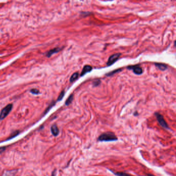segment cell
Returning a JSON list of instances; mask_svg holds the SVG:
<instances>
[{"instance_id": "cell-18", "label": "cell", "mask_w": 176, "mask_h": 176, "mask_svg": "<svg viewBox=\"0 0 176 176\" xmlns=\"http://www.w3.org/2000/svg\"><path fill=\"white\" fill-rule=\"evenodd\" d=\"M147 176H154L153 175H152V174H147Z\"/></svg>"}, {"instance_id": "cell-11", "label": "cell", "mask_w": 176, "mask_h": 176, "mask_svg": "<svg viewBox=\"0 0 176 176\" xmlns=\"http://www.w3.org/2000/svg\"><path fill=\"white\" fill-rule=\"evenodd\" d=\"M79 76V73L78 72H75L70 77V82H74L75 81H76V80L77 79Z\"/></svg>"}, {"instance_id": "cell-5", "label": "cell", "mask_w": 176, "mask_h": 176, "mask_svg": "<svg viewBox=\"0 0 176 176\" xmlns=\"http://www.w3.org/2000/svg\"><path fill=\"white\" fill-rule=\"evenodd\" d=\"M128 69H132L133 72L138 75H141L143 73V69L138 66H130L127 67Z\"/></svg>"}, {"instance_id": "cell-1", "label": "cell", "mask_w": 176, "mask_h": 176, "mask_svg": "<svg viewBox=\"0 0 176 176\" xmlns=\"http://www.w3.org/2000/svg\"><path fill=\"white\" fill-rule=\"evenodd\" d=\"M118 140L117 137L112 132H107L101 134L97 138L99 141H113Z\"/></svg>"}, {"instance_id": "cell-2", "label": "cell", "mask_w": 176, "mask_h": 176, "mask_svg": "<svg viewBox=\"0 0 176 176\" xmlns=\"http://www.w3.org/2000/svg\"><path fill=\"white\" fill-rule=\"evenodd\" d=\"M154 115L155 116L157 119L159 124V125L161 126L162 127H163L164 128L166 129H169V126L168 124H167L166 121H165V119L164 118V117L163 115H162L161 114L159 113H154Z\"/></svg>"}, {"instance_id": "cell-12", "label": "cell", "mask_w": 176, "mask_h": 176, "mask_svg": "<svg viewBox=\"0 0 176 176\" xmlns=\"http://www.w3.org/2000/svg\"><path fill=\"white\" fill-rule=\"evenodd\" d=\"M74 99V95H71L67 99V100L65 102V104L66 105H69V104H70L72 102V101Z\"/></svg>"}, {"instance_id": "cell-15", "label": "cell", "mask_w": 176, "mask_h": 176, "mask_svg": "<svg viewBox=\"0 0 176 176\" xmlns=\"http://www.w3.org/2000/svg\"><path fill=\"white\" fill-rule=\"evenodd\" d=\"M100 84V80L99 79H97L93 82V84L94 86H98Z\"/></svg>"}, {"instance_id": "cell-7", "label": "cell", "mask_w": 176, "mask_h": 176, "mask_svg": "<svg viewBox=\"0 0 176 176\" xmlns=\"http://www.w3.org/2000/svg\"><path fill=\"white\" fill-rule=\"evenodd\" d=\"M51 132H52V134L54 136H57L60 133L59 129H58L57 126H56V125H53L52 126L51 128Z\"/></svg>"}, {"instance_id": "cell-16", "label": "cell", "mask_w": 176, "mask_h": 176, "mask_svg": "<svg viewBox=\"0 0 176 176\" xmlns=\"http://www.w3.org/2000/svg\"><path fill=\"white\" fill-rule=\"evenodd\" d=\"M119 70H114V71H113L112 72H110V73H109L108 74H107V76H112V75H114V74H115V73H116V72H118V71H119Z\"/></svg>"}, {"instance_id": "cell-4", "label": "cell", "mask_w": 176, "mask_h": 176, "mask_svg": "<svg viewBox=\"0 0 176 176\" xmlns=\"http://www.w3.org/2000/svg\"><path fill=\"white\" fill-rule=\"evenodd\" d=\"M121 55V53H116L111 55L109 58L108 61L107 62V65L109 66L113 65L119 59V58Z\"/></svg>"}, {"instance_id": "cell-13", "label": "cell", "mask_w": 176, "mask_h": 176, "mask_svg": "<svg viewBox=\"0 0 176 176\" xmlns=\"http://www.w3.org/2000/svg\"><path fill=\"white\" fill-rule=\"evenodd\" d=\"M64 95H65V91L64 90L62 91L61 94H60L58 97V99H57V100L58 101H61L62 99H63V97H64Z\"/></svg>"}, {"instance_id": "cell-9", "label": "cell", "mask_w": 176, "mask_h": 176, "mask_svg": "<svg viewBox=\"0 0 176 176\" xmlns=\"http://www.w3.org/2000/svg\"><path fill=\"white\" fill-rule=\"evenodd\" d=\"M155 65L157 67H158L161 70H165L167 69V66L163 63H155Z\"/></svg>"}, {"instance_id": "cell-14", "label": "cell", "mask_w": 176, "mask_h": 176, "mask_svg": "<svg viewBox=\"0 0 176 176\" xmlns=\"http://www.w3.org/2000/svg\"><path fill=\"white\" fill-rule=\"evenodd\" d=\"M31 92L33 94H35V95H38V94H39V90H38L37 89H35V88H34V89H32L30 90Z\"/></svg>"}, {"instance_id": "cell-8", "label": "cell", "mask_w": 176, "mask_h": 176, "mask_svg": "<svg viewBox=\"0 0 176 176\" xmlns=\"http://www.w3.org/2000/svg\"><path fill=\"white\" fill-rule=\"evenodd\" d=\"M61 49L62 48H54L52 50H50L47 53V56L48 57H50L51 56H52L53 54L58 52L60 51L61 50Z\"/></svg>"}, {"instance_id": "cell-10", "label": "cell", "mask_w": 176, "mask_h": 176, "mask_svg": "<svg viewBox=\"0 0 176 176\" xmlns=\"http://www.w3.org/2000/svg\"><path fill=\"white\" fill-rule=\"evenodd\" d=\"M112 171V170H111ZM112 173H113L115 175L117 176H132L127 173H126L125 172H114L113 171H112Z\"/></svg>"}, {"instance_id": "cell-6", "label": "cell", "mask_w": 176, "mask_h": 176, "mask_svg": "<svg viewBox=\"0 0 176 176\" xmlns=\"http://www.w3.org/2000/svg\"><path fill=\"white\" fill-rule=\"evenodd\" d=\"M92 69V68L91 66H89V65H86L84 67L83 70H82V71L80 75V76H84L86 74H87L88 72H90Z\"/></svg>"}, {"instance_id": "cell-17", "label": "cell", "mask_w": 176, "mask_h": 176, "mask_svg": "<svg viewBox=\"0 0 176 176\" xmlns=\"http://www.w3.org/2000/svg\"><path fill=\"white\" fill-rule=\"evenodd\" d=\"M6 148L4 147H1L0 148V153H2L3 152V151H4L5 150Z\"/></svg>"}, {"instance_id": "cell-3", "label": "cell", "mask_w": 176, "mask_h": 176, "mask_svg": "<svg viewBox=\"0 0 176 176\" xmlns=\"http://www.w3.org/2000/svg\"><path fill=\"white\" fill-rule=\"evenodd\" d=\"M12 108H13L12 104H9L7 106H6L4 108H3L0 113V120L4 119L12 111Z\"/></svg>"}]
</instances>
